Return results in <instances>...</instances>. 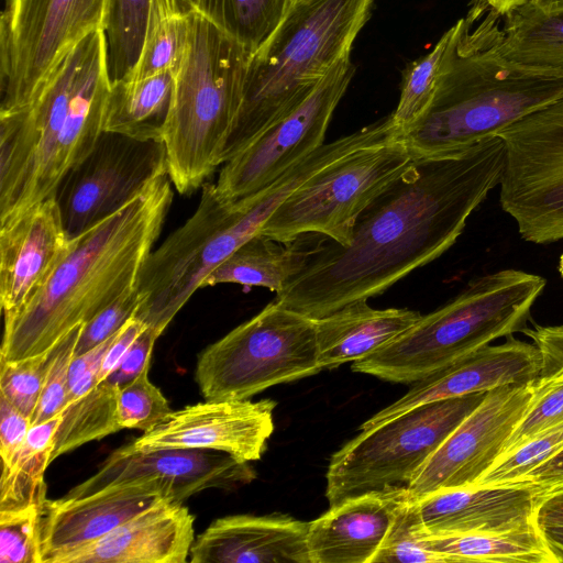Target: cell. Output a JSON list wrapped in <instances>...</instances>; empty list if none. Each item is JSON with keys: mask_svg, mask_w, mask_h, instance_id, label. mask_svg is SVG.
Listing matches in <instances>:
<instances>
[{"mask_svg": "<svg viewBox=\"0 0 563 563\" xmlns=\"http://www.w3.org/2000/svg\"><path fill=\"white\" fill-rule=\"evenodd\" d=\"M500 136L411 163L361 212L347 245H308L276 300L317 320L368 300L448 251L471 213L500 183Z\"/></svg>", "mask_w": 563, "mask_h": 563, "instance_id": "cell-1", "label": "cell"}, {"mask_svg": "<svg viewBox=\"0 0 563 563\" xmlns=\"http://www.w3.org/2000/svg\"><path fill=\"white\" fill-rule=\"evenodd\" d=\"M168 175L76 238L41 290L4 319L0 360L44 353L136 287L173 199Z\"/></svg>", "mask_w": 563, "mask_h": 563, "instance_id": "cell-2", "label": "cell"}, {"mask_svg": "<svg viewBox=\"0 0 563 563\" xmlns=\"http://www.w3.org/2000/svg\"><path fill=\"white\" fill-rule=\"evenodd\" d=\"M106 31L77 44L25 106L0 113V224L55 195L103 132L111 88Z\"/></svg>", "mask_w": 563, "mask_h": 563, "instance_id": "cell-3", "label": "cell"}, {"mask_svg": "<svg viewBox=\"0 0 563 563\" xmlns=\"http://www.w3.org/2000/svg\"><path fill=\"white\" fill-rule=\"evenodd\" d=\"M500 19L473 1L430 106L397 135L412 158L462 152L563 97V70L500 55Z\"/></svg>", "mask_w": 563, "mask_h": 563, "instance_id": "cell-4", "label": "cell"}, {"mask_svg": "<svg viewBox=\"0 0 563 563\" xmlns=\"http://www.w3.org/2000/svg\"><path fill=\"white\" fill-rule=\"evenodd\" d=\"M374 1H295L274 34L251 55L222 164L298 108L328 71L350 55Z\"/></svg>", "mask_w": 563, "mask_h": 563, "instance_id": "cell-5", "label": "cell"}, {"mask_svg": "<svg viewBox=\"0 0 563 563\" xmlns=\"http://www.w3.org/2000/svg\"><path fill=\"white\" fill-rule=\"evenodd\" d=\"M251 53L195 10L172 70L173 93L164 128L168 177L181 195L201 187L222 164L240 109Z\"/></svg>", "mask_w": 563, "mask_h": 563, "instance_id": "cell-6", "label": "cell"}, {"mask_svg": "<svg viewBox=\"0 0 563 563\" xmlns=\"http://www.w3.org/2000/svg\"><path fill=\"white\" fill-rule=\"evenodd\" d=\"M545 284L539 275L514 268L476 277L452 300L351 368L390 383L413 384L521 330Z\"/></svg>", "mask_w": 563, "mask_h": 563, "instance_id": "cell-7", "label": "cell"}, {"mask_svg": "<svg viewBox=\"0 0 563 563\" xmlns=\"http://www.w3.org/2000/svg\"><path fill=\"white\" fill-rule=\"evenodd\" d=\"M194 214L147 256L137 280L133 318L159 334L210 273L260 233L267 210L252 199L229 201L206 181Z\"/></svg>", "mask_w": 563, "mask_h": 563, "instance_id": "cell-8", "label": "cell"}, {"mask_svg": "<svg viewBox=\"0 0 563 563\" xmlns=\"http://www.w3.org/2000/svg\"><path fill=\"white\" fill-rule=\"evenodd\" d=\"M321 371L314 320L275 299L207 346L195 379L206 400H245Z\"/></svg>", "mask_w": 563, "mask_h": 563, "instance_id": "cell-9", "label": "cell"}, {"mask_svg": "<svg viewBox=\"0 0 563 563\" xmlns=\"http://www.w3.org/2000/svg\"><path fill=\"white\" fill-rule=\"evenodd\" d=\"M486 393L427 402L361 430L331 456L325 476L330 507L369 492L408 487Z\"/></svg>", "mask_w": 563, "mask_h": 563, "instance_id": "cell-10", "label": "cell"}, {"mask_svg": "<svg viewBox=\"0 0 563 563\" xmlns=\"http://www.w3.org/2000/svg\"><path fill=\"white\" fill-rule=\"evenodd\" d=\"M396 136L321 169L292 191L260 231L282 243L320 234L345 246L361 212L412 161Z\"/></svg>", "mask_w": 563, "mask_h": 563, "instance_id": "cell-11", "label": "cell"}, {"mask_svg": "<svg viewBox=\"0 0 563 563\" xmlns=\"http://www.w3.org/2000/svg\"><path fill=\"white\" fill-rule=\"evenodd\" d=\"M114 0H4L0 16V113L29 103L68 53L107 31Z\"/></svg>", "mask_w": 563, "mask_h": 563, "instance_id": "cell-12", "label": "cell"}, {"mask_svg": "<svg viewBox=\"0 0 563 563\" xmlns=\"http://www.w3.org/2000/svg\"><path fill=\"white\" fill-rule=\"evenodd\" d=\"M505 144L499 201L523 240L563 239V97L515 122Z\"/></svg>", "mask_w": 563, "mask_h": 563, "instance_id": "cell-13", "label": "cell"}, {"mask_svg": "<svg viewBox=\"0 0 563 563\" xmlns=\"http://www.w3.org/2000/svg\"><path fill=\"white\" fill-rule=\"evenodd\" d=\"M355 70L350 55L343 57L298 108L225 162L216 183L218 194L229 201L252 197L323 145Z\"/></svg>", "mask_w": 563, "mask_h": 563, "instance_id": "cell-14", "label": "cell"}, {"mask_svg": "<svg viewBox=\"0 0 563 563\" xmlns=\"http://www.w3.org/2000/svg\"><path fill=\"white\" fill-rule=\"evenodd\" d=\"M163 175L168 168L162 141L102 132L54 195L68 236L76 238L117 212Z\"/></svg>", "mask_w": 563, "mask_h": 563, "instance_id": "cell-15", "label": "cell"}, {"mask_svg": "<svg viewBox=\"0 0 563 563\" xmlns=\"http://www.w3.org/2000/svg\"><path fill=\"white\" fill-rule=\"evenodd\" d=\"M256 478L249 462L227 453L200 449H158L143 452L131 442L114 450L99 470L64 497L79 498L126 485H148L164 497L183 504L209 488L234 490Z\"/></svg>", "mask_w": 563, "mask_h": 563, "instance_id": "cell-16", "label": "cell"}, {"mask_svg": "<svg viewBox=\"0 0 563 563\" xmlns=\"http://www.w3.org/2000/svg\"><path fill=\"white\" fill-rule=\"evenodd\" d=\"M534 388L536 383H526L488 390L416 474L408 485L412 498L474 486L503 454Z\"/></svg>", "mask_w": 563, "mask_h": 563, "instance_id": "cell-17", "label": "cell"}, {"mask_svg": "<svg viewBox=\"0 0 563 563\" xmlns=\"http://www.w3.org/2000/svg\"><path fill=\"white\" fill-rule=\"evenodd\" d=\"M276 401L206 400L168 413L131 444L140 451L200 449L240 461L262 459L274 431Z\"/></svg>", "mask_w": 563, "mask_h": 563, "instance_id": "cell-18", "label": "cell"}, {"mask_svg": "<svg viewBox=\"0 0 563 563\" xmlns=\"http://www.w3.org/2000/svg\"><path fill=\"white\" fill-rule=\"evenodd\" d=\"M54 196L0 224V301L4 319L41 290L70 250Z\"/></svg>", "mask_w": 563, "mask_h": 563, "instance_id": "cell-19", "label": "cell"}, {"mask_svg": "<svg viewBox=\"0 0 563 563\" xmlns=\"http://www.w3.org/2000/svg\"><path fill=\"white\" fill-rule=\"evenodd\" d=\"M543 490L529 482L438 490L417 499L424 537L507 533L534 527Z\"/></svg>", "mask_w": 563, "mask_h": 563, "instance_id": "cell-20", "label": "cell"}, {"mask_svg": "<svg viewBox=\"0 0 563 563\" xmlns=\"http://www.w3.org/2000/svg\"><path fill=\"white\" fill-rule=\"evenodd\" d=\"M540 353L534 344L515 339L499 345H486L459 361L411 384V388L360 426L374 428L417 406L488 391L510 385L537 383Z\"/></svg>", "mask_w": 563, "mask_h": 563, "instance_id": "cell-21", "label": "cell"}, {"mask_svg": "<svg viewBox=\"0 0 563 563\" xmlns=\"http://www.w3.org/2000/svg\"><path fill=\"white\" fill-rule=\"evenodd\" d=\"M194 522L187 507L163 499L51 563H184L195 541Z\"/></svg>", "mask_w": 563, "mask_h": 563, "instance_id": "cell-22", "label": "cell"}, {"mask_svg": "<svg viewBox=\"0 0 563 563\" xmlns=\"http://www.w3.org/2000/svg\"><path fill=\"white\" fill-rule=\"evenodd\" d=\"M163 499L167 498L159 492L139 484L109 487L79 498H46L38 525L41 563H51L62 553L102 538Z\"/></svg>", "mask_w": 563, "mask_h": 563, "instance_id": "cell-23", "label": "cell"}, {"mask_svg": "<svg viewBox=\"0 0 563 563\" xmlns=\"http://www.w3.org/2000/svg\"><path fill=\"white\" fill-rule=\"evenodd\" d=\"M410 498L408 487H387L331 506L309 522L310 563H372L397 511Z\"/></svg>", "mask_w": 563, "mask_h": 563, "instance_id": "cell-24", "label": "cell"}, {"mask_svg": "<svg viewBox=\"0 0 563 563\" xmlns=\"http://www.w3.org/2000/svg\"><path fill=\"white\" fill-rule=\"evenodd\" d=\"M309 522L288 515L216 519L194 541L192 563H310Z\"/></svg>", "mask_w": 563, "mask_h": 563, "instance_id": "cell-25", "label": "cell"}, {"mask_svg": "<svg viewBox=\"0 0 563 563\" xmlns=\"http://www.w3.org/2000/svg\"><path fill=\"white\" fill-rule=\"evenodd\" d=\"M422 314L408 308L374 309L367 300L351 302L314 320L318 362L333 369L365 358L410 329Z\"/></svg>", "mask_w": 563, "mask_h": 563, "instance_id": "cell-26", "label": "cell"}, {"mask_svg": "<svg viewBox=\"0 0 563 563\" xmlns=\"http://www.w3.org/2000/svg\"><path fill=\"white\" fill-rule=\"evenodd\" d=\"M173 93V73L163 71L142 79L112 80L103 132L141 141H162Z\"/></svg>", "mask_w": 563, "mask_h": 563, "instance_id": "cell-27", "label": "cell"}, {"mask_svg": "<svg viewBox=\"0 0 563 563\" xmlns=\"http://www.w3.org/2000/svg\"><path fill=\"white\" fill-rule=\"evenodd\" d=\"M504 18L497 42L504 58L563 70V0L534 1Z\"/></svg>", "mask_w": 563, "mask_h": 563, "instance_id": "cell-28", "label": "cell"}, {"mask_svg": "<svg viewBox=\"0 0 563 563\" xmlns=\"http://www.w3.org/2000/svg\"><path fill=\"white\" fill-rule=\"evenodd\" d=\"M299 241L282 243L258 233L217 266L203 287L234 283L279 294L303 264L308 245Z\"/></svg>", "mask_w": 563, "mask_h": 563, "instance_id": "cell-29", "label": "cell"}, {"mask_svg": "<svg viewBox=\"0 0 563 563\" xmlns=\"http://www.w3.org/2000/svg\"><path fill=\"white\" fill-rule=\"evenodd\" d=\"M60 415L32 426L9 466L2 467L0 511L21 510L43 505L46 499L44 473L52 462Z\"/></svg>", "mask_w": 563, "mask_h": 563, "instance_id": "cell-30", "label": "cell"}, {"mask_svg": "<svg viewBox=\"0 0 563 563\" xmlns=\"http://www.w3.org/2000/svg\"><path fill=\"white\" fill-rule=\"evenodd\" d=\"M429 550L443 553L455 563H554L536 528L507 533H472L423 537Z\"/></svg>", "mask_w": 563, "mask_h": 563, "instance_id": "cell-31", "label": "cell"}, {"mask_svg": "<svg viewBox=\"0 0 563 563\" xmlns=\"http://www.w3.org/2000/svg\"><path fill=\"white\" fill-rule=\"evenodd\" d=\"M296 0H188L203 15L251 54L282 24Z\"/></svg>", "mask_w": 563, "mask_h": 563, "instance_id": "cell-32", "label": "cell"}, {"mask_svg": "<svg viewBox=\"0 0 563 563\" xmlns=\"http://www.w3.org/2000/svg\"><path fill=\"white\" fill-rule=\"evenodd\" d=\"M189 11L183 0H148L140 54L123 78L142 79L174 69L185 45Z\"/></svg>", "mask_w": 563, "mask_h": 563, "instance_id": "cell-33", "label": "cell"}, {"mask_svg": "<svg viewBox=\"0 0 563 563\" xmlns=\"http://www.w3.org/2000/svg\"><path fill=\"white\" fill-rule=\"evenodd\" d=\"M463 30V18L446 30L423 56L402 73L400 97L391 113L397 135L416 122L430 106L440 79L454 56Z\"/></svg>", "mask_w": 563, "mask_h": 563, "instance_id": "cell-34", "label": "cell"}, {"mask_svg": "<svg viewBox=\"0 0 563 563\" xmlns=\"http://www.w3.org/2000/svg\"><path fill=\"white\" fill-rule=\"evenodd\" d=\"M117 393L118 388L104 379L66 401L55 435L52 461L122 429L117 420Z\"/></svg>", "mask_w": 563, "mask_h": 563, "instance_id": "cell-35", "label": "cell"}, {"mask_svg": "<svg viewBox=\"0 0 563 563\" xmlns=\"http://www.w3.org/2000/svg\"><path fill=\"white\" fill-rule=\"evenodd\" d=\"M189 7L188 0H183ZM148 0H114L106 31L112 80L125 77L133 68L142 46Z\"/></svg>", "mask_w": 563, "mask_h": 563, "instance_id": "cell-36", "label": "cell"}, {"mask_svg": "<svg viewBox=\"0 0 563 563\" xmlns=\"http://www.w3.org/2000/svg\"><path fill=\"white\" fill-rule=\"evenodd\" d=\"M417 499L410 498L397 511L372 563H455L423 542Z\"/></svg>", "mask_w": 563, "mask_h": 563, "instance_id": "cell-37", "label": "cell"}, {"mask_svg": "<svg viewBox=\"0 0 563 563\" xmlns=\"http://www.w3.org/2000/svg\"><path fill=\"white\" fill-rule=\"evenodd\" d=\"M563 450V423L543 431L512 452L500 456L475 485L523 482L529 472Z\"/></svg>", "mask_w": 563, "mask_h": 563, "instance_id": "cell-38", "label": "cell"}, {"mask_svg": "<svg viewBox=\"0 0 563 563\" xmlns=\"http://www.w3.org/2000/svg\"><path fill=\"white\" fill-rule=\"evenodd\" d=\"M49 354L51 349L21 360H0V395L30 421L42 394Z\"/></svg>", "mask_w": 563, "mask_h": 563, "instance_id": "cell-39", "label": "cell"}, {"mask_svg": "<svg viewBox=\"0 0 563 563\" xmlns=\"http://www.w3.org/2000/svg\"><path fill=\"white\" fill-rule=\"evenodd\" d=\"M150 367L117 393V420L120 427L154 428L173 410L162 391L148 379Z\"/></svg>", "mask_w": 563, "mask_h": 563, "instance_id": "cell-40", "label": "cell"}, {"mask_svg": "<svg viewBox=\"0 0 563 563\" xmlns=\"http://www.w3.org/2000/svg\"><path fill=\"white\" fill-rule=\"evenodd\" d=\"M82 324L74 328L52 349L44 386L31 418V427L43 423L64 410L67 401L68 372Z\"/></svg>", "mask_w": 563, "mask_h": 563, "instance_id": "cell-41", "label": "cell"}, {"mask_svg": "<svg viewBox=\"0 0 563 563\" xmlns=\"http://www.w3.org/2000/svg\"><path fill=\"white\" fill-rule=\"evenodd\" d=\"M43 505L0 511V563H41L38 525Z\"/></svg>", "mask_w": 563, "mask_h": 563, "instance_id": "cell-42", "label": "cell"}, {"mask_svg": "<svg viewBox=\"0 0 563 563\" xmlns=\"http://www.w3.org/2000/svg\"><path fill=\"white\" fill-rule=\"evenodd\" d=\"M563 423V378L537 384L530 405L507 441L506 455L539 433Z\"/></svg>", "mask_w": 563, "mask_h": 563, "instance_id": "cell-43", "label": "cell"}, {"mask_svg": "<svg viewBox=\"0 0 563 563\" xmlns=\"http://www.w3.org/2000/svg\"><path fill=\"white\" fill-rule=\"evenodd\" d=\"M139 305L140 295L137 287H134L84 323L74 357L95 349L119 332L134 317Z\"/></svg>", "mask_w": 563, "mask_h": 563, "instance_id": "cell-44", "label": "cell"}, {"mask_svg": "<svg viewBox=\"0 0 563 563\" xmlns=\"http://www.w3.org/2000/svg\"><path fill=\"white\" fill-rule=\"evenodd\" d=\"M534 527L554 563H563V484L543 490L539 495Z\"/></svg>", "mask_w": 563, "mask_h": 563, "instance_id": "cell-45", "label": "cell"}, {"mask_svg": "<svg viewBox=\"0 0 563 563\" xmlns=\"http://www.w3.org/2000/svg\"><path fill=\"white\" fill-rule=\"evenodd\" d=\"M540 353L537 384L563 378V325L537 327L525 331Z\"/></svg>", "mask_w": 563, "mask_h": 563, "instance_id": "cell-46", "label": "cell"}, {"mask_svg": "<svg viewBox=\"0 0 563 563\" xmlns=\"http://www.w3.org/2000/svg\"><path fill=\"white\" fill-rule=\"evenodd\" d=\"M161 334L146 327L131 344L118 366L106 380L118 389L133 382L151 365V355L155 341Z\"/></svg>", "mask_w": 563, "mask_h": 563, "instance_id": "cell-47", "label": "cell"}, {"mask_svg": "<svg viewBox=\"0 0 563 563\" xmlns=\"http://www.w3.org/2000/svg\"><path fill=\"white\" fill-rule=\"evenodd\" d=\"M30 428V419L0 395V455L2 467L12 463L24 444Z\"/></svg>", "mask_w": 563, "mask_h": 563, "instance_id": "cell-48", "label": "cell"}, {"mask_svg": "<svg viewBox=\"0 0 563 563\" xmlns=\"http://www.w3.org/2000/svg\"><path fill=\"white\" fill-rule=\"evenodd\" d=\"M145 328L144 323L132 318L114 335L102 358L97 375L98 383L104 380L112 373L131 344Z\"/></svg>", "mask_w": 563, "mask_h": 563, "instance_id": "cell-49", "label": "cell"}, {"mask_svg": "<svg viewBox=\"0 0 563 563\" xmlns=\"http://www.w3.org/2000/svg\"><path fill=\"white\" fill-rule=\"evenodd\" d=\"M523 482L537 485L542 490L563 484V450L529 472Z\"/></svg>", "mask_w": 563, "mask_h": 563, "instance_id": "cell-50", "label": "cell"}, {"mask_svg": "<svg viewBox=\"0 0 563 563\" xmlns=\"http://www.w3.org/2000/svg\"><path fill=\"white\" fill-rule=\"evenodd\" d=\"M482 4L487 10L493 11L499 16L504 18L510 12L534 1L544 0H474Z\"/></svg>", "mask_w": 563, "mask_h": 563, "instance_id": "cell-51", "label": "cell"}, {"mask_svg": "<svg viewBox=\"0 0 563 563\" xmlns=\"http://www.w3.org/2000/svg\"><path fill=\"white\" fill-rule=\"evenodd\" d=\"M559 272H560L561 277L563 278V254L561 255L560 261H559Z\"/></svg>", "mask_w": 563, "mask_h": 563, "instance_id": "cell-52", "label": "cell"}, {"mask_svg": "<svg viewBox=\"0 0 563 563\" xmlns=\"http://www.w3.org/2000/svg\"><path fill=\"white\" fill-rule=\"evenodd\" d=\"M296 1H308V0H296Z\"/></svg>", "mask_w": 563, "mask_h": 563, "instance_id": "cell-53", "label": "cell"}]
</instances>
